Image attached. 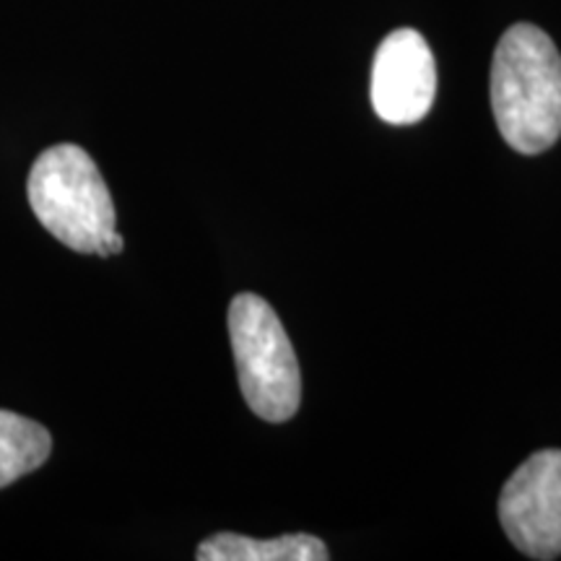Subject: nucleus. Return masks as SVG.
<instances>
[{"instance_id": "f257e3e1", "label": "nucleus", "mask_w": 561, "mask_h": 561, "mask_svg": "<svg viewBox=\"0 0 561 561\" xmlns=\"http://www.w3.org/2000/svg\"><path fill=\"white\" fill-rule=\"evenodd\" d=\"M491 110L510 149L549 151L561 136V55L536 24L502 34L491 60Z\"/></svg>"}, {"instance_id": "f03ea898", "label": "nucleus", "mask_w": 561, "mask_h": 561, "mask_svg": "<svg viewBox=\"0 0 561 561\" xmlns=\"http://www.w3.org/2000/svg\"><path fill=\"white\" fill-rule=\"evenodd\" d=\"M26 195L37 221L66 248L100 257L123 252L110 187L81 146L58 144L42 151L26 180Z\"/></svg>"}, {"instance_id": "7ed1b4c3", "label": "nucleus", "mask_w": 561, "mask_h": 561, "mask_svg": "<svg viewBox=\"0 0 561 561\" xmlns=\"http://www.w3.org/2000/svg\"><path fill=\"white\" fill-rule=\"evenodd\" d=\"M227 325L244 403L271 424L289 421L301 403V375L278 314L257 294H237Z\"/></svg>"}, {"instance_id": "20e7f679", "label": "nucleus", "mask_w": 561, "mask_h": 561, "mask_svg": "<svg viewBox=\"0 0 561 561\" xmlns=\"http://www.w3.org/2000/svg\"><path fill=\"white\" fill-rule=\"evenodd\" d=\"M500 523L525 557H561V450L530 455L510 476L500 496Z\"/></svg>"}, {"instance_id": "39448f33", "label": "nucleus", "mask_w": 561, "mask_h": 561, "mask_svg": "<svg viewBox=\"0 0 561 561\" xmlns=\"http://www.w3.org/2000/svg\"><path fill=\"white\" fill-rule=\"evenodd\" d=\"M437 96V62L416 30H396L371 62V107L390 125H413L430 115Z\"/></svg>"}, {"instance_id": "423d86ee", "label": "nucleus", "mask_w": 561, "mask_h": 561, "mask_svg": "<svg viewBox=\"0 0 561 561\" xmlns=\"http://www.w3.org/2000/svg\"><path fill=\"white\" fill-rule=\"evenodd\" d=\"M328 557V546L310 533H291L271 541H255L237 533H216L195 551L198 561H325Z\"/></svg>"}, {"instance_id": "0eeeda50", "label": "nucleus", "mask_w": 561, "mask_h": 561, "mask_svg": "<svg viewBox=\"0 0 561 561\" xmlns=\"http://www.w3.org/2000/svg\"><path fill=\"white\" fill-rule=\"evenodd\" d=\"M53 437L37 421L0 409V489L37 471L50 458Z\"/></svg>"}]
</instances>
